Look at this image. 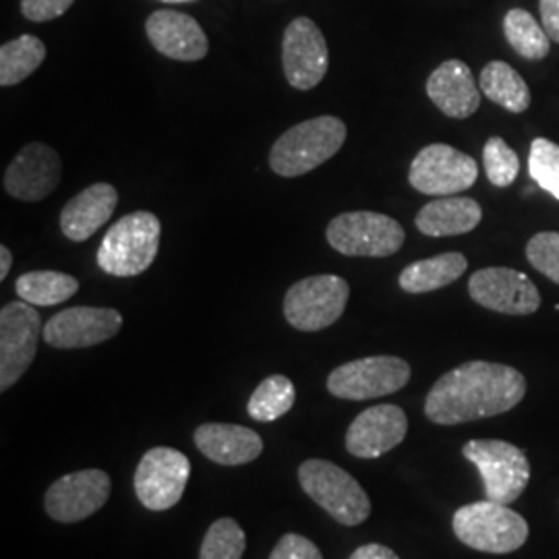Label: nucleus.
<instances>
[{
  "label": "nucleus",
  "mask_w": 559,
  "mask_h": 559,
  "mask_svg": "<svg viewBox=\"0 0 559 559\" xmlns=\"http://www.w3.org/2000/svg\"><path fill=\"white\" fill-rule=\"evenodd\" d=\"M524 394L526 380L519 369L471 360L436 381L425 400V415L438 425L487 419L512 411Z\"/></svg>",
  "instance_id": "nucleus-1"
},
{
  "label": "nucleus",
  "mask_w": 559,
  "mask_h": 559,
  "mask_svg": "<svg viewBox=\"0 0 559 559\" xmlns=\"http://www.w3.org/2000/svg\"><path fill=\"white\" fill-rule=\"evenodd\" d=\"M346 141V124L336 117L302 120L288 129L270 152L272 170L295 179L334 158Z\"/></svg>",
  "instance_id": "nucleus-2"
},
{
  "label": "nucleus",
  "mask_w": 559,
  "mask_h": 559,
  "mask_svg": "<svg viewBox=\"0 0 559 559\" xmlns=\"http://www.w3.org/2000/svg\"><path fill=\"white\" fill-rule=\"evenodd\" d=\"M160 221L152 212H133L112 224L102 239L96 261L102 272L131 278L143 274L160 249Z\"/></svg>",
  "instance_id": "nucleus-3"
},
{
  "label": "nucleus",
  "mask_w": 559,
  "mask_h": 559,
  "mask_svg": "<svg viewBox=\"0 0 559 559\" xmlns=\"http://www.w3.org/2000/svg\"><path fill=\"white\" fill-rule=\"evenodd\" d=\"M452 528L460 543L485 554H512L528 539V522L508 503L493 500L462 506Z\"/></svg>",
  "instance_id": "nucleus-4"
},
{
  "label": "nucleus",
  "mask_w": 559,
  "mask_h": 559,
  "mask_svg": "<svg viewBox=\"0 0 559 559\" xmlns=\"http://www.w3.org/2000/svg\"><path fill=\"white\" fill-rule=\"evenodd\" d=\"M299 483L302 491L342 526H357L371 514V501L359 480L334 462L305 460L299 466Z\"/></svg>",
  "instance_id": "nucleus-5"
},
{
  "label": "nucleus",
  "mask_w": 559,
  "mask_h": 559,
  "mask_svg": "<svg viewBox=\"0 0 559 559\" xmlns=\"http://www.w3.org/2000/svg\"><path fill=\"white\" fill-rule=\"evenodd\" d=\"M325 237L346 258H390L404 245V228L378 212H346L328 224Z\"/></svg>",
  "instance_id": "nucleus-6"
},
{
  "label": "nucleus",
  "mask_w": 559,
  "mask_h": 559,
  "mask_svg": "<svg viewBox=\"0 0 559 559\" xmlns=\"http://www.w3.org/2000/svg\"><path fill=\"white\" fill-rule=\"evenodd\" d=\"M464 459L479 468L487 500L512 503L524 493L531 480V464L514 443L501 440H473L462 448Z\"/></svg>",
  "instance_id": "nucleus-7"
},
{
  "label": "nucleus",
  "mask_w": 559,
  "mask_h": 559,
  "mask_svg": "<svg viewBox=\"0 0 559 559\" xmlns=\"http://www.w3.org/2000/svg\"><path fill=\"white\" fill-rule=\"evenodd\" d=\"M348 297V282L334 274L300 280L284 297V318L299 332H320L342 318Z\"/></svg>",
  "instance_id": "nucleus-8"
},
{
  "label": "nucleus",
  "mask_w": 559,
  "mask_h": 559,
  "mask_svg": "<svg viewBox=\"0 0 559 559\" xmlns=\"http://www.w3.org/2000/svg\"><path fill=\"white\" fill-rule=\"evenodd\" d=\"M44 336L40 316L34 305L15 300L0 311V390L7 392L23 378L36 359Z\"/></svg>",
  "instance_id": "nucleus-9"
},
{
  "label": "nucleus",
  "mask_w": 559,
  "mask_h": 559,
  "mask_svg": "<svg viewBox=\"0 0 559 559\" xmlns=\"http://www.w3.org/2000/svg\"><path fill=\"white\" fill-rule=\"evenodd\" d=\"M411 380V367L399 357H365L340 365L328 378V390L342 400H371L402 390Z\"/></svg>",
  "instance_id": "nucleus-10"
},
{
  "label": "nucleus",
  "mask_w": 559,
  "mask_h": 559,
  "mask_svg": "<svg viewBox=\"0 0 559 559\" xmlns=\"http://www.w3.org/2000/svg\"><path fill=\"white\" fill-rule=\"evenodd\" d=\"M479 179V166L475 158L459 152L452 145L433 143L423 147L411 164L408 180L425 195L448 198L471 189Z\"/></svg>",
  "instance_id": "nucleus-11"
},
{
  "label": "nucleus",
  "mask_w": 559,
  "mask_h": 559,
  "mask_svg": "<svg viewBox=\"0 0 559 559\" xmlns=\"http://www.w3.org/2000/svg\"><path fill=\"white\" fill-rule=\"evenodd\" d=\"M191 477V462L175 448H152L135 471L138 500L152 512H164L179 503Z\"/></svg>",
  "instance_id": "nucleus-12"
},
{
  "label": "nucleus",
  "mask_w": 559,
  "mask_h": 559,
  "mask_svg": "<svg viewBox=\"0 0 559 559\" xmlns=\"http://www.w3.org/2000/svg\"><path fill=\"white\" fill-rule=\"evenodd\" d=\"M328 44L316 21L297 17L284 29L282 67L290 87L309 92L328 73Z\"/></svg>",
  "instance_id": "nucleus-13"
},
{
  "label": "nucleus",
  "mask_w": 559,
  "mask_h": 559,
  "mask_svg": "<svg viewBox=\"0 0 559 559\" xmlns=\"http://www.w3.org/2000/svg\"><path fill=\"white\" fill-rule=\"evenodd\" d=\"M112 480L98 468L78 471L55 480L44 498L48 516L62 524L90 519L110 498Z\"/></svg>",
  "instance_id": "nucleus-14"
},
{
  "label": "nucleus",
  "mask_w": 559,
  "mask_h": 559,
  "mask_svg": "<svg viewBox=\"0 0 559 559\" xmlns=\"http://www.w3.org/2000/svg\"><path fill=\"white\" fill-rule=\"evenodd\" d=\"M468 293L480 307L506 316H531L540 307L533 280L510 267H485L468 280Z\"/></svg>",
  "instance_id": "nucleus-15"
},
{
  "label": "nucleus",
  "mask_w": 559,
  "mask_h": 559,
  "mask_svg": "<svg viewBox=\"0 0 559 559\" xmlns=\"http://www.w3.org/2000/svg\"><path fill=\"white\" fill-rule=\"evenodd\" d=\"M122 316L106 307H71L44 325V342L62 348H90L119 334Z\"/></svg>",
  "instance_id": "nucleus-16"
},
{
  "label": "nucleus",
  "mask_w": 559,
  "mask_h": 559,
  "mask_svg": "<svg viewBox=\"0 0 559 559\" xmlns=\"http://www.w3.org/2000/svg\"><path fill=\"white\" fill-rule=\"evenodd\" d=\"M408 433V419L396 404L362 411L346 431V450L357 459H380L400 445Z\"/></svg>",
  "instance_id": "nucleus-17"
},
{
  "label": "nucleus",
  "mask_w": 559,
  "mask_h": 559,
  "mask_svg": "<svg viewBox=\"0 0 559 559\" xmlns=\"http://www.w3.org/2000/svg\"><path fill=\"white\" fill-rule=\"evenodd\" d=\"M4 191L20 201H41L60 182L59 154L46 143H29L9 164L4 173Z\"/></svg>",
  "instance_id": "nucleus-18"
},
{
  "label": "nucleus",
  "mask_w": 559,
  "mask_h": 559,
  "mask_svg": "<svg viewBox=\"0 0 559 559\" xmlns=\"http://www.w3.org/2000/svg\"><path fill=\"white\" fill-rule=\"evenodd\" d=\"M145 34L166 59L198 62L207 57L210 41L200 23L191 15L162 9L145 21Z\"/></svg>",
  "instance_id": "nucleus-19"
},
{
  "label": "nucleus",
  "mask_w": 559,
  "mask_h": 559,
  "mask_svg": "<svg viewBox=\"0 0 559 559\" xmlns=\"http://www.w3.org/2000/svg\"><path fill=\"white\" fill-rule=\"evenodd\" d=\"M480 94L471 67L459 59L441 62L427 80V96L450 119H468L475 115Z\"/></svg>",
  "instance_id": "nucleus-20"
},
{
  "label": "nucleus",
  "mask_w": 559,
  "mask_h": 559,
  "mask_svg": "<svg viewBox=\"0 0 559 559\" xmlns=\"http://www.w3.org/2000/svg\"><path fill=\"white\" fill-rule=\"evenodd\" d=\"M119 203V191L108 182H96L83 189L62 207L60 230L69 240L83 242L94 237L112 218Z\"/></svg>",
  "instance_id": "nucleus-21"
},
{
  "label": "nucleus",
  "mask_w": 559,
  "mask_h": 559,
  "mask_svg": "<svg viewBox=\"0 0 559 559\" xmlns=\"http://www.w3.org/2000/svg\"><path fill=\"white\" fill-rule=\"evenodd\" d=\"M195 445L201 454L222 466H240L258 460L263 452L260 436L242 425L205 423L198 427Z\"/></svg>",
  "instance_id": "nucleus-22"
},
{
  "label": "nucleus",
  "mask_w": 559,
  "mask_h": 559,
  "mask_svg": "<svg viewBox=\"0 0 559 559\" xmlns=\"http://www.w3.org/2000/svg\"><path fill=\"white\" fill-rule=\"evenodd\" d=\"M483 210L471 198H440L427 203L417 214V228L427 237H456L479 226Z\"/></svg>",
  "instance_id": "nucleus-23"
},
{
  "label": "nucleus",
  "mask_w": 559,
  "mask_h": 559,
  "mask_svg": "<svg viewBox=\"0 0 559 559\" xmlns=\"http://www.w3.org/2000/svg\"><path fill=\"white\" fill-rule=\"evenodd\" d=\"M468 261L462 253H441L429 260L415 261L400 274V288L411 295L433 293L456 282L466 272Z\"/></svg>",
  "instance_id": "nucleus-24"
},
{
  "label": "nucleus",
  "mask_w": 559,
  "mask_h": 559,
  "mask_svg": "<svg viewBox=\"0 0 559 559\" xmlns=\"http://www.w3.org/2000/svg\"><path fill=\"white\" fill-rule=\"evenodd\" d=\"M480 92L491 102L510 112H524L531 106V92L526 81L508 62L491 60L480 71Z\"/></svg>",
  "instance_id": "nucleus-25"
},
{
  "label": "nucleus",
  "mask_w": 559,
  "mask_h": 559,
  "mask_svg": "<svg viewBox=\"0 0 559 559\" xmlns=\"http://www.w3.org/2000/svg\"><path fill=\"white\" fill-rule=\"evenodd\" d=\"M80 282L62 272H27L15 282V293L21 300L34 307H52L75 297Z\"/></svg>",
  "instance_id": "nucleus-26"
},
{
  "label": "nucleus",
  "mask_w": 559,
  "mask_h": 559,
  "mask_svg": "<svg viewBox=\"0 0 559 559\" xmlns=\"http://www.w3.org/2000/svg\"><path fill=\"white\" fill-rule=\"evenodd\" d=\"M46 59V46L40 38L23 34L0 48V85L11 87L36 73Z\"/></svg>",
  "instance_id": "nucleus-27"
},
{
  "label": "nucleus",
  "mask_w": 559,
  "mask_h": 559,
  "mask_svg": "<svg viewBox=\"0 0 559 559\" xmlns=\"http://www.w3.org/2000/svg\"><path fill=\"white\" fill-rule=\"evenodd\" d=\"M503 34L520 57L531 60L545 59L551 48V38L537 20L524 11L512 9L503 20Z\"/></svg>",
  "instance_id": "nucleus-28"
},
{
  "label": "nucleus",
  "mask_w": 559,
  "mask_h": 559,
  "mask_svg": "<svg viewBox=\"0 0 559 559\" xmlns=\"http://www.w3.org/2000/svg\"><path fill=\"white\" fill-rule=\"evenodd\" d=\"M295 383L284 376H270L261 381L258 390L251 394L247 413L251 419L260 423H274L284 417L295 406Z\"/></svg>",
  "instance_id": "nucleus-29"
},
{
  "label": "nucleus",
  "mask_w": 559,
  "mask_h": 559,
  "mask_svg": "<svg viewBox=\"0 0 559 559\" xmlns=\"http://www.w3.org/2000/svg\"><path fill=\"white\" fill-rule=\"evenodd\" d=\"M245 531L237 520H216L203 537L200 559H240L245 554Z\"/></svg>",
  "instance_id": "nucleus-30"
},
{
  "label": "nucleus",
  "mask_w": 559,
  "mask_h": 559,
  "mask_svg": "<svg viewBox=\"0 0 559 559\" xmlns=\"http://www.w3.org/2000/svg\"><path fill=\"white\" fill-rule=\"evenodd\" d=\"M483 164H485V173H487L489 182L500 189L510 187L519 177V154L501 138H491L485 143Z\"/></svg>",
  "instance_id": "nucleus-31"
},
{
  "label": "nucleus",
  "mask_w": 559,
  "mask_h": 559,
  "mask_svg": "<svg viewBox=\"0 0 559 559\" xmlns=\"http://www.w3.org/2000/svg\"><path fill=\"white\" fill-rule=\"evenodd\" d=\"M531 177L539 185L543 191L551 193L559 200V145L554 141H533L531 145V158H528Z\"/></svg>",
  "instance_id": "nucleus-32"
},
{
  "label": "nucleus",
  "mask_w": 559,
  "mask_h": 559,
  "mask_svg": "<svg viewBox=\"0 0 559 559\" xmlns=\"http://www.w3.org/2000/svg\"><path fill=\"white\" fill-rule=\"evenodd\" d=\"M526 258L535 270L559 284V233H539L526 245Z\"/></svg>",
  "instance_id": "nucleus-33"
},
{
  "label": "nucleus",
  "mask_w": 559,
  "mask_h": 559,
  "mask_svg": "<svg viewBox=\"0 0 559 559\" xmlns=\"http://www.w3.org/2000/svg\"><path fill=\"white\" fill-rule=\"evenodd\" d=\"M270 559H323V556L313 540L297 533H288L276 543Z\"/></svg>",
  "instance_id": "nucleus-34"
},
{
  "label": "nucleus",
  "mask_w": 559,
  "mask_h": 559,
  "mask_svg": "<svg viewBox=\"0 0 559 559\" xmlns=\"http://www.w3.org/2000/svg\"><path fill=\"white\" fill-rule=\"evenodd\" d=\"M73 4L75 0H21V13L25 20L46 23L59 20Z\"/></svg>",
  "instance_id": "nucleus-35"
},
{
  "label": "nucleus",
  "mask_w": 559,
  "mask_h": 559,
  "mask_svg": "<svg viewBox=\"0 0 559 559\" xmlns=\"http://www.w3.org/2000/svg\"><path fill=\"white\" fill-rule=\"evenodd\" d=\"M539 9L547 36L559 44V0H540Z\"/></svg>",
  "instance_id": "nucleus-36"
},
{
  "label": "nucleus",
  "mask_w": 559,
  "mask_h": 559,
  "mask_svg": "<svg viewBox=\"0 0 559 559\" xmlns=\"http://www.w3.org/2000/svg\"><path fill=\"white\" fill-rule=\"evenodd\" d=\"M350 559H400L396 556V551H392L390 547L385 545H378V543H369V545H362L359 547Z\"/></svg>",
  "instance_id": "nucleus-37"
},
{
  "label": "nucleus",
  "mask_w": 559,
  "mask_h": 559,
  "mask_svg": "<svg viewBox=\"0 0 559 559\" xmlns=\"http://www.w3.org/2000/svg\"><path fill=\"white\" fill-rule=\"evenodd\" d=\"M11 265H13V255H11L9 247L2 245V247H0V280H4L9 276Z\"/></svg>",
  "instance_id": "nucleus-38"
},
{
  "label": "nucleus",
  "mask_w": 559,
  "mask_h": 559,
  "mask_svg": "<svg viewBox=\"0 0 559 559\" xmlns=\"http://www.w3.org/2000/svg\"><path fill=\"white\" fill-rule=\"evenodd\" d=\"M160 2H168V4H180V2H195V0H160Z\"/></svg>",
  "instance_id": "nucleus-39"
}]
</instances>
